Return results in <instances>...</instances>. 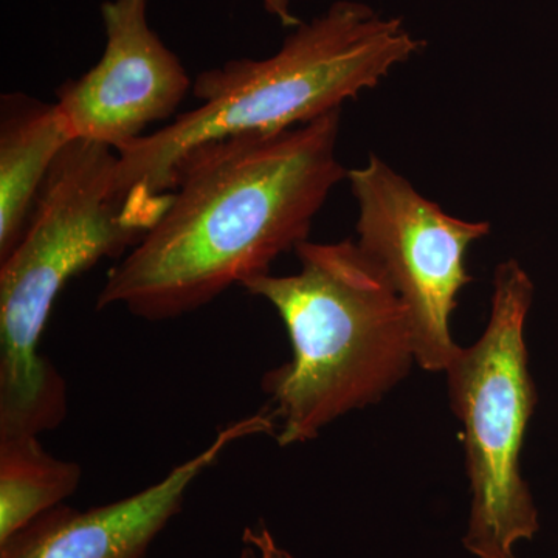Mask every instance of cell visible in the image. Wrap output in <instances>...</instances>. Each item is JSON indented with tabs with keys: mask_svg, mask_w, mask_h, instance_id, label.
I'll list each match as a JSON object with an SVG mask.
<instances>
[{
	"mask_svg": "<svg viewBox=\"0 0 558 558\" xmlns=\"http://www.w3.org/2000/svg\"><path fill=\"white\" fill-rule=\"evenodd\" d=\"M341 110L270 134L207 143L174 172L170 205L121 259L97 311L123 306L163 322L207 306L310 238L348 171L337 156Z\"/></svg>",
	"mask_w": 558,
	"mask_h": 558,
	"instance_id": "obj_1",
	"label": "cell"
},
{
	"mask_svg": "<svg viewBox=\"0 0 558 558\" xmlns=\"http://www.w3.org/2000/svg\"><path fill=\"white\" fill-rule=\"evenodd\" d=\"M83 470L51 457L38 436L0 438V543L75 494Z\"/></svg>",
	"mask_w": 558,
	"mask_h": 558,
	"instance_id": "obj_10",
	"label": "cell"
},
{
	"mask_svg": "<svg viewBox=\"0 0 558 558\" xmlns=\"http://www.w3.org/2000/svg\"><path fill=\"white\" fill-rule=\"evenodd\" d=\"M106 47L97 64L57 90V105L76 138L119 153L149 124L178 110L193 81L150 31L148 0H106Z\"/></svg>",
	"mask_w": 558,
	"mask_h": 558,
	"instance_id": "obj_7",
	"label": "cell"
},
{
	"mask_svg": "<svg viewBox=\"0 0 558 558\" xmlns=\"http://www.w3.org/2000/svg\"><path fill=\"white\" fill-rule=\"evenodd\" d=\"M532 299L526 270L515 259L499 264L486 329L472 347L459 349L446 371L472 492L462 545L475 558H517L515 546L539 531L538 510L520 468L537 403L524 343Z\"/></svg>",
	"mask_w": 558,
	"mask_h": 558,
	"instance_id": "obj_5",
	"label": "cell"
},
{
	"mask_svg": "<svg viewBox=\"0 0 558 558\" xmlns=\"http://www.w3.org/2000/svg\"><path fill=\"white\" fill-rule=\"evenodd\" d=\"M117 160L109 146L73 140L0 260V438L39 436L64 421L68 385L38 351L54 301L70 279L148 233L119 190Z\"/></svg>",
	"mask_w": 558,
	"mask_h": 558,
	"instance_id": "obj_4",
	"label": "cell"
},
{
	"mask_svg": "<svg viewBox=\"0 0 558 558\" xmlns=\"http://www.w3.org/2000/svg\"><path fill=\"white\" fill-rule=\"evenodd\" d=\"M242 543L253 546L256 553H258L259 558H295L288 549L279 545L266 524H258L256 527H245L244 534H242Z\"/></svg>",
	"mask_w": 558,
	"mask_h": 558,
	"instance_id": "obj_11",
	"label": "cell"
},
{
	"mask_svg": "<svg viewBox=\"0 0 558 558\" xmlns=\"http://www.w3.org/2000/svg\"><path fill=\"white\" fill-rule=\"evenodd\" d=\"M424 43L396 17L354 0H339L301 22L264 60H231L193 83L201 105L117 153V183L128 204L157 222L170 205L174 172L191 150L218 140L270 134L341 110Z\"/></svg>",
	"mask_w": 558,
	"mask_h": 558,
	"instance_id": "obj_2",
	"label": "cell"
},
{
	"mask_svg": "<svg viewBox=\"0 0 558 558\" xmlns=\"http://www.w3.org/2000/svg\"><path fill=\"white\" fill-rule=\"evenodd\" d=\"M264 10L271 16L278 17L284 27H292L299 25L300 22L290 13V0H263Z\"/></svg>",
	"mask_w": 558,
	"mask_h": 558,
	"instance_id": "obj_12",
	"label": "cell"
},
{
	"mask_svg": "<svg viewBox=\"0 0 558 558\" xmlns=\"http://www.w3.org/2000/svg\"><path fill=\"white\" fill-rule=\"evenodd\" d=\"M300 270L242 284L284 323L292 359L264 374L279 447L317 438L337 418L379 402L405 379L414 333L405 303L357 242H301Z\"/></svg>",
	"mask_w": 558,
	"mask_h": 558,
	"instance_id": "obj_3",
	"label": "cell"
},
{
	"mask_svg": "<svg viewBox=\"0 0 558 558\" xmlns=\"http://www.w3.org/2000/svg\"><path fill=\"white\" fill-rule=\"evenodd\" d=\"M275 432L277 418L270 409L231 422L204 450L138 494L100 508L60 505L43 513L0 543V558H143L182 510L190 487L233 444Z\"/></svg>",
	"mask_w": 558,
	"mask_h": 558,
	"instance_id": "obj_8",
	"label": "cell"
},
{
	"mask_svg": "<svg viewBox=\"0 0 558 558\" xmlns=\"http://www.w3.org/2000/svg\"><path fill=\"white\" fill-rule=\"evenodd\" d=\"M76 140L57 102L0 101V260L16 247L54 161Z\"/></svg>",
	"mask_w": 558,
	"mask_h": 558,
	"instance_id": "obj_9",
	"label": "cell"
},
{
	"mask_svg": "<svg viewBox=\"0 0 558 558\" xmlns=\"http://www.w3.org/2000/svg\"><path fill=\"white\" fill-rule=\"evenodd\" d=\"M242 549L240 557L238 558H259L258 553H256V549L253 548V546L247 545V543H242Z\"/></svg>",
	"mask_w": 558,
	"mask_h": 558,
	"instance_id": "obj_13",
	"label": "cell"
},
{
	"mask_svg": "<svg viewBox=\"0 0 558 558\" xmlns=\"http://www.w3.org/2000/svg\"><path fill=\"white\" fill-rule=\"evenodd\" d=\"M348 180L359 204L357 244L409 310L417 365L446 373L461 349L451 339L450 317L472 282L465 258L490 223L447 215L376 156L348 171Z\"/></svg>",
	"mask_w": 558,
	"mask_h": 558,
	"instance_id": "obj_6",
	"label": "cell"
}]
</instances>
